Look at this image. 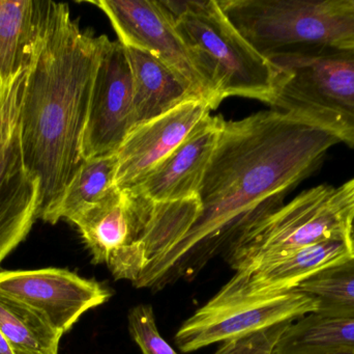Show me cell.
<instances>
[{
  "mask_svg": "<svg viewBox=\"0 0 354 354\" xmlns=\"http://www.w3.org/2000/svg\"><path fill=\"white\" fill-rule=\"evenodd\" d=\"M336 137L277 110L224 122L198 191L200 211L185 236L135 283L161 289L194 278L250 229L283 206L314 172Z\"/></svg>",
  "mask_w": 354,
  "mask_h": 354,
  "instance_id": "6da1fadb",
  "label": "cell"
},
{
  "mask_svg": "<svg viewBox=\"0 0 354 354\" xmlns=\"http://www.w3.org/2000/svg\"><path fill=\"white\" fill-rule=\"evenodd\" d=\"M106 37L82 30L68 4L48 0L27 70L19 124L25 168L39 181L37 218L51 224L84 162L83 132Z\"/></svg>",
  "mask_w": 354,
  "mask_h": 354,
  "instance_id": "7a4b0ae2",
  "label": "cell"
},
{
  "mask_svg": "<svg viewBox=\"0 0 354 354\" xmlns=\"http://www.w3.org/2000/svg\"><path fill=\"white\" fill-rule=\"evenodd\" d=\"M200 211L198 197L157 204L134 189L114 187L72 220L93 263L134 285L185 236Z\"/></svg>",
  "mask_w": 354,
  "mask_h": 354,
  "instance_id": "3957f363",
  "label": "cell"
},
{
  "mask_svg": "<svg viewBox=\"0 0 354 354\" xmlns=\"http://www.w3.org/2000/svg\"><path fill=\"white\" fill-rule=\"evenodd\" d=\"M270 62L276 71L272 109L354 149V48H303Z\"/></svg>",
  "mask_w": 354,
  "mask_h": 354,
  "instance_id": "277c9868",
  "label": "cell"
},
{
  "mask_svg": "<svg viewBox=\"0 0 354 354\" xmlns=\"http://www.w3.org/2000/svg\"><path fill=\"white\" fill-rule=\"evenodd\" d=\"M216 102L251 98L270 105L276 71L235 28L218 1H163Z\"/></svg>",
  "mask_w": 354,
  "mask_h": 354,
  "instance_id": "5b68a950",
  "label": "cell"
},
{
  "mask_svg": "<svg viewBox=\"0 0 354 354\" xmlns=\"http://www.w3.org/2000/svg\"><path fill=\"white\" fill-rule=\"evenodd\" d=\"M218 4L268 60L303 48H354V0H224Z\"/></svg>",
  "mask_w": 354,
  "mask_h": 354,
  "instance_id": "8992f818",
  "label": "cell"
},
{
  "mask_svg": "<svg viewBox=\"0 0 354 354\" xmlns=\"http://www.w3.org/2000/svg\"><path fill=\"white\" fill-rule=\"evenodd\" d=\"M353 220L354 178L338 187L319 185L250 229L227 261L237 272L328 239H351Z\"/></svg>",
  "mask_w": 354,
  "mask_h": 354,
  "instance_id": "52a82bcc",
  "label": "cell"
},
{
  "mask_svg": "<svg viewBox=\"0 0 354 354\" xmlns=\"http://www.w3.org/2000/svg\"><path fill=\"white\" fill-rule=\"evenodd\" d=\"M316 311V301L299 287L224 303L209 301L183 322L176 343L183 353H192Z\"/></svg>",
  "mask_w": 354,
  "mask_h": 354,
  "instance_id": "ba28073f",
  "label": "cell"
},
{
  "mask_svg": "<svg viewBox=\"0 0 354 354\" xmlns=\"http://www.w3.org/2000/svg\"><path fill=\"white\" fill-rule=\"evenodd\" d=\"M120 43L149 52L176 71L214 109L218 104L212 87L200 72L191 51L176 29V20L163 1L155 0H100Z\"/></svg>",
  "mask_w": 354,
  "mask_h": 354,
  "instance_id": "9c48e42d",
  "label": "cell"
},
{
  "mask_svg": "<svg viewBox=\"0 0 354 354\" xmlns=\"http://www.w3.org/2000/svg\"><path fill=\"white\" fill-rule=\"evenodd\" d=\"M0 294L26 306L62 335L112 297L101 283L60 268L0 272Z\"/></svg>",
  "mask_w": 354,
  "mask_h": 354,
  "instance_id": "30bf717a",
  "label": "cell"
},
{
  "mask_svg": "<svg viewBox=\"0 0 354 354\" xmlns=\"http://www.w3.org/2000/svg\"><path fill=\"white\" fill-rule=\"evenodd\" d=\"M133 77L126 48L106 37L83 132V159L118 153L133 129Z\"/></svg>",
  "mask_w": 354,
  "mask_h": 354,
  "instance_id": "8fae6325",
  "label": "cell"
},
{
  "mask_svg": "<svg viewBox=\"0 0 354 354\" xmlns=\"http://www.w3.org/2000/svg\"><path fill=\"white\" fill-rule=\"evenodd\" d=\"M214 110L209 102L193 99L140 126L135 127L118 149L115 186L138 187L192 131Z\"/></svg>",
  "mask_w": 354,
  "mask_h": 354,
  "instance_id": "7c38bea8",
  "label": "cell"
},
{
  "mask_svg": "<svg viewBox=\"0 0 354 354\" xmlns=\"http://www.w3.org/2000/svg\"><path fill=\"white\" fill-rule=\"evenodd\" d=\"M353 254L351 239H328L308 245L276 259L237 270L210 301L224 303L292 290L310 276Z\"/></svg>",
  "mask_w": 354,
  "mask_h": 354,
  "instance_id": "4fadbf2b",
  "label": "cell"
},
{
  "mask_svg": "<svg viewBox=\"0 0 354 354\" xmlns=\"http://www.w3.org/2000/svg\"><path fill=\"white\" fill-rule=\"evenodd\" d=\"M224 122L222 116H206L138 187L132 189L157 204L198 197Z\"/></svg>",
  "mask_w": 354,
  "mask_h": 354,
  "instance_id": "5bb4252c",
  "label": "cell"
},
{
  "mask_svg": "<svg viewBox=\"0 0 354 354\" xmlns=\"http://www.w3.org/2000/svg\"><path fill=\"white\" fill-rule=\"evenodd\" d=\"M39 181L25 168L20 124L0 143V264L37 220Z\"/></svg>",
  "mask_w": 354,
  "mask_h": 354,
  "instance_id": "9a60e30c",
  "label": "cell"
},
{
  "mask_svg": "<svg viewBox=\"0 0 354 354\" xmlns=\"http://www.w3.org/2000/svg\"><path fill=\"white\" fill-rule=\"evenodd\" d=\"M124 48L133 77V129L183 102L202 99L187 80L153 54L136 48Z\"/></svg>",
  "mask_w": 354,
  "mask_h": 354,
  "instance_id": "2e32d148",
  "label": "cell"
},
{
  "mask_svg": "<svg viewBox=\"0 0 354 354\" xmlns=\"http://www.w3.org/2000/svg\"><path fill=\"white\" fill-rule=\"evenodd\" d=\"M48 1L0 0V77L2 85L27 70L45 22Z\"/></svg>",
  "mask_w": 354,
  "mask_h": 354,
  "instance_id": "e0dca14e",
  "label": "cell"
},
{
  "mask_svg": "<svg viewBox=\"0 0 354 354\" xmlns=\"http://www.w3.org/2000/svg\"><path fill=\"white\" fill-rule=\"evenodd\" d=\"M354 351V315L314 312L295 320L274 354H322Z\"/></svg>",
  "mask_w": 354,
  "mask_h": 354,
  "instance_id": "ac0fdd59",
  "label": "cell"
},
{
  "mask_svg": "<svg viewBox=\"0 0 354 354\" xmlns=\"http://www.w3.org/2000/svg\"><path fill=\"white\" fill-rule=\"evenodd\" d=\"M0 330L15 354H58L62 334L26 306L2 294Z\"/></svg>",
  "mask_w": 354,
  "mask_h": 354,
  "instance_id": "d6986e66",
  "label": "cell"
},
{
  "mask_svg": "<svg viewBox=\"0 0 354 354\" xmlns=\"http://www.w3.org/2000/svg\"><path fill=\"white\" fill-rule=\"evenodd\" d=\"M118 164L116 154L84 160L66 188L56 212V222L62 218L72 222L101 202L115 187Z\"/></svg>",
  "mask_w": 354,
  "mask_h": 354,
  "instance_id": "ffe728a7",
  "label": "cell"
},
{
  "mask_svg": "<svg viewBox=\"0 0 354 354\" xmlns=\"http://www.w3.org/2000/svg\"><path fill=\"white\" fill-rule=\"evenodd\" d=\"M299 288L322 313L354 315V254L304 281Z\"/></svg>",
  "mask_w": 354,
  "mask_h": 354,
  "instance_id": "44dd1931",
  "label": "cell"
},
{
  "mask_svg": "<svg viewBox=\"0 0 354 354\" xmlns=\"http://www.w3.org/2000/svg\"><path fill=\"white\" fill-rule=\"evenodd\" d=\"M129 332L142 354H179L161 336L153 308L139 305L128 314Z\"/></svg>",
  "mask_w": 354,
  "mask_h": 354,
  "instance_id": "7402d4cb",
  "label": "cell"
},
{
  "mask_svg": "<svg viewBox=\"0 0 354 354\" xmlns=\"http://www.w3.org/2000/svg\"><path fill=\"white\" fill-rule=\"evenodd\" d=\"M295 321H285L226 341L214 354H274L277 345Z\"/></svg>",
  "mask_w": 354,
  "mask_h": 354,
  "instance_id": "603a6c76",
  "label": "cell"
},
{
  "mask_svg": "<svg viewBox=\"0 0 354 354\" xmlns=\"http://www.w3.org/2000/svg\"><path fill=\"white\" fill-rule=\"evenodd\" d=\"M27 70H23L8 83L2 85L0 91V143L18 125Z\"/></svg>",
  "mask_w": 354,
  "mask_h": 354,
  "instance_id": "cb8c5ba5",
  "label": "cell"
},
{
  "mask_svg": "<svg viewBox=\"0 0 354 354\" xmlns=\"http://www.w3.org/2000/svg\"><path fill=\"white\" fill-rule=\"evenodd\" d=\"M0 354H15L1 330H0Z\"/></svg>",
  "mask_w": 354,
  "mask_h": 354,
  "instance_id": "d4e9b609",
  "label": "cell"
},
{
  "mask_svg": "<svg viewBox=\"0 0 354 354\" xmlns=\"http://www.w3.org/2000/svg\"><path fill=\"white\" fill-rule=\"evenodd\" d=\"M322 354H354V351H330V353H326Z\"/></svg>",
  "mask_w": 354,
  "mask_h": 354,
  "instance_id": "484cf974",
  "label": "cell"
},
{
  "mask_svg": "<svg viewBox=\"0 0 354 354\" xmlns=\"http://www.w3.org/2000/svg\"><path fill=\"white\" fill-rule=\"evenodd\" d=\"M351 245H353V251H354V220L353 222V228H351Z\"/></svg>",
  "mask_w": 354,
  "mask_h": 354,
  "instance_id": "4316f807",
  "label": "cell"
},
{
  "mask_svg": "<svg viewBox=\"0 0 354 354\" xmlns=\"http://www.w3.org/2000/svg\"><path fill=\"white\" fill-rule=\"evenodd\" d=\"M2 89V81H1V77H0V91H1Z\"/></svg>",
  "mask_w": 354,
  "mask_h": 354,
  "instance_id": "83f0119b",
  "label": "cell"
}]
</instances>
